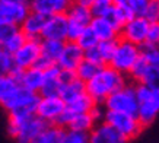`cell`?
Instances as JSON below:
<instances>
[{"instance_id": "31", "label": "cell", "mask_w": 159, "mask_h": 143, "mask_svg": "<svg viewBox=\"0 0 159 143\" xmlns=\"http://www.w3.org/2000/svg\"><path fill=\"white\" fill-rule=\"evenodd\" d=\"M118 39V38H117ZM117 39H107V41H98L97 47H98V51L101 54V58L104 64H108L112 57V53L116 50V44H117Z\"/></svg>"}, {"instance_id": "30", "label": "cell", "mask_w": 159, "mask_h": 143, "mask_svg": "<svg viewBox=\"0 0 159 143\" xmlns=\"http://www.w3.org/2000/svg\"><path fill=\"white\" fill-rule=\"evenodd\" d=\"M101 69V66H98L95 63L89 62V60H85L83 58L82 62L79 63V66L76 67L75 70V75H76L77 79H80L82 82H88L91 77H93L97 75V72Z\"/></svg>"}, {"instance_id": "28", "label": "cell", "mask_w": 159, "mask_h": 143, "mask_svg": "<svg viewBox=\"0 0 159 143\" xmlns=\"http://www.w3.org/2000/svg\"><path fill=\"white\" fill-rule=\"evenodd\" d=\"M19 86L18 79L12 73H6L3 76H0V105H3L7 101L12 94L16 91V88Z\"/></svg>"}, {"instance_id": "32", "label": "cell", "mask_w": 159, "mask_h": 143, "mask_svg": "<svg viewBox=\"0 0 159 143\" xmlns=\"http://www.w3.org/2000/svg\"><path fill=\"white\" fill-rule=\"evenodd\" d=\"M76 43H77V45H79V47L82 48V50H88V48L97 45L98 39H97V37L93 35V32L91 31V28H89V26H86V28L80 32V35L76 38Z\"/></svg>"}, {"instance_id": "6", "label": "cell", "mask_w": 159, "mask_h": 143, "mask_svg": "<svg viewBox=\"0 0 159 143\" xmlns=\"http://www.w3.org/2000/svg\"><path fill=\"white\" fill-rule=\"evenodd\" d=\"M102 104L105 107V110L120 111V113H127V114L136 115L137 98H136L134 86L125 83L124 86H121L120 89H117L111 95L107 96Z\"/></svg>"}, {"instance_id": "10", "label": "cell", "mask_w": 159, "mask_h": 143, "mask_svg": "<svg viewBox=\"0 0 159 143\" xmlns=\"http://www.w3.org/2000/svg\"><path fill=\"white\" fill-rule=\"evenodd\" d=\"M28 3L19 0H0V22L9 26H19L28 15Z\"/></svg>"}, {"instance_id": "3", "label": "cell", "mask_w": 159, "mask_h": 143, "mask_svg": "<svg viewBox=\"0 0 159 143\" xmlns=\"http://www.w3.org/2000/svg\"><path fill=\"white\" fill-rule=\"evenodd\" d=\"M102 120L110 124L111 127H114L125 140L137 137L140 134V131L143 130V126L140 124V121L137 120V117L134 114L105 110Z\"/></svg>"}, {"instance_id": "27", "label": "cell", "mask_w": 159, "mask_h": 143, "mask_svg": "<svg viewBox=\"0 0 159 143\" xmlns=\"http://www.w3.org/2000/svg\"><path fill=\"white\" fill-rule=\"evenodd\" d=\"M64 129L57 124H47L44 130L29 143H58L61 139Z\"/></svg>"}, {"instance_id": "20", "label": "cell", "mask_w": 159, "mask_h": 143, "mask_svg": "<svg viewBox=\"0 0 159 143\" xmlns=\"http://www.w3.org/2000/svg\"><path fill=\"white\" fill-rule=\"evenodd\" d=\"M69 2L66 0H29V10L37 12L43 16H50L53 13H61L66 12L69 7Z\"/></svg>"}, {"instance_id": "11", "label": "cell", "mask_w": 159, "mask_h": 143, "mask_svg": "<svg viewBox=\"0 0 159 143\" xmlns=\"http://www.w3.org/2000/svg\"><path fill=\"white\" fill-rule=\"evenodd\" d=\"M148 28H149V22L143 16H131L120 28V37L136 45H142L146 43Z\"/></svg>"}, {"instance_id": "13", "label": "cell", "mask_w": 159, "mask_h": 143, "mask_svg": "<svg viewBox=\"0 0 159 143\" xmlns=\"http://www.w3.org/2000/svg\"><path fill=\"white\" fill-rule=\"evenodd\" d=\"M131 79H134L137 83H149L156 85L159 79V64L148 62L146 58L139 56L137 62L133 64L131 70L129 72Z\"/></svg>"}, {"instance_id": "4", "label": "cell", "mask_w": 159, "mask_h": 143, "mask_svg": "<svg viewBox=\"0 0 159 143\" xmlns=\"http://www.w3.org/2000/svg\"><path fill=\"white\" fill-rule=\"evenodd\" d=\"M140 56V45L125 41L123 38L117 39L116 50L112 53V57L110 60L111 67H114L116 70L121 72L123 75H129V72L131 70V67L137 62V58Z\"/></svg>"}, {"instance_id": "21", "label": "cell", "mask_w": 159, "mask_h": 143, "mask_svg": "<svg viewBox=\"0 0 159 143\" xmlns=\"http://www.w3.org/2000/svg\"><path fill=\"white\" fill-rule=\"evenodd\" d=\"M44 21H45V16L29 10L28 15L20 22L19 29L24 32V35L26 38H41V31H43V26H44Z\"/></svg>"}, {"instance_id": "23", "label": "cell", "mask_w": 159, "mask_h": 143, "mask_svg": "<svg viewBox=\"0 0 159 143\" xmlns=\"http://www.w3.org/2000/svg\"><path fill=\"white\" fill-rule=\"evenodd\" d=\"M66 41H60V39H43L41 38V57L47 58L50 63L56 64L63 51Z\"/></svg>"}, {"instance_id": "34", "label": "cell", "mask_w": 159, "mask_h": 143, "mask_svg": "<svg viewBox=\"0 0 159 143\" xmlns=\"http://www.w3.org/2000/svg\"><path fill=\"white\" fill-rule=\"evenodd\" d=\"M58 143H88V133H80L75 130H64Z\"/></svg>"}, {"instance_id": "26", "label": "cell", "mask_w": 159, "mask_h": 143, "mask_svg": "<svg viewBox=\"0 0 159 143\" xmlns=\"http://www.w3.org/2000/svg\"><path fill=\"white\" fill-rule=\"evenodd\" d=\"M131 16H134V15L131 13V10L127 7V5L125 6H116L114 5L110 9V12L105 15L107 19L110 21L111 24L114 25L118 31H120V28L127 22V21L130 19Z\"/></svg>"}, {"instance_id": "15", "label": "cell", "mask_w": 159, "mask_h": 143, "mask_svg": "<svg viewBox=\"0 0 159 143\" xmlns=\"http://www.w3.org/2000/svg\"><path fill=\"white\" fill-rule=\"evenodd\" d=\"M82 60H83V50L77 45L76 41H69V43H64L63 51L56 64L60 69L75 72Z\"/></svg>"}, {"instance_id": "16", "label": "cell", "mask_w": 159, "mask_h": 143, "mask_svg": "<svg viewBox=\"0 0 159 143\" xmlns=\"http://www.w3.org/2000/svg\"><path fill=\"white\" fill-rule=\"evenodd\" d=\"M47 124L44 123L41 118H38L37 115H31L25 120L24 123L20 124V127L18 129L16 134L13 136V139L18 143H29L32 142L37 136L44 130Z\"/></svg>"}, {"instance_id": "40", "label": "cell", "mask_w": 159, "mask_h": 143, "mask_svg": "<svg viewBox=\"0 0 159 143\" xmlns=\"http://www.w3.org/2000/svg\"><path fill=\"white\" fill-rule=\"evenodd\" d=\"M13 28L15 26H9V25H5V24H2V22H0V43L6 38V35H7V34H9Z\"/></svg>"}, {"instance_id": "7", "label": "cell", "mask_w": 159, "mask_h": 143, "mask_svg": "<svg viewBox=\"0 0 159 143\" xmlns=\"http://www.w3.org/2000/svg\"><path fill=\"white\" fill-rule=\"evenodd\" d=\"M41 54V39L26 38L25 43L12 54L13 66L16 70H24L32 67Z\"/></svg>"}, {"instance_id": "25", "label": "cell", "mask_w": 159, "mask_h": 143, "mask_svg": "<svg viewBox=\"0 0 159 143\" xmlns=\"http://www.w3.org/2000/svg\"><path fill=\"white\" fill-rule=\"evenodd\" d=\"M97 124V120L93 118L92 113H82V114H76L72 118V121L67 124L69 130H75V131H80V133H88L89 130Z\"/></svg>"}, {"instance_id": "37", "label": "cell", "mask_w": 159, "mask_h": 143, "mask_svg": "<svg viewBox=\"0 0 159 143\" xmlns=\"http://www.w3.org/2000/svg\"><path fill=\"white\" fill-rule=\"evenodd\" d=\"M150 0H127V7L131 10V13L134 16H142L145 12L146 6L149 5Z\"/></svg>"}, {"instance_id": "43", "label": "cell", "mask_w": 159, "mask_h": 143, "mask_svg": "<svg viewBox=\"0 0 159 143\" xmlns=\"http://www.w3.org/2000/svg\"><path fill=\"white\" fill-rule=\"evenodd\" d=\"M3 54V48H2V45H0V56Z\"/></svg>"}, {"instance_id": "42", "label": "cell", "mask_w": 159, "mask_h": 143, "mask_svg": "<svg viewBox=\"0 0 159 143\" xmlns=\"http://www.w3.org/2000/svg\"><path fill=\"white\" fill-rule=\"evenodd\" d=\"M112 3H114L116 6H125L127 0H112Z\"/></svg>"}, {"instance_id": "18", "label": "cell", "mask_w": 159, "mask_h": 143, "mask_svg": "<svg viewBox=\"0 0 159 143\" xmlns=\"http://www.w3.org/2000/svg\"><path fill=\"white\" fill-rule=\"evenodd\" d=\"M89 28L97 37L98 41H107V39H117L120 37V31L107 19L105 16H93L89 24Z\"/></svg>"}, {"instance_id": "8", "label": "cell", "mask_w": 159, "mask_h": 143, "mask_svg": "<svg viewBox=\"0 0 159 143\" xmlns=\"http://www.w3.org/2000/svg\"><path fill=\"white\" fill-rule=\"evenodd\" d=\"M38 98L39 95L37 92L28 91L22 86H18L16 91L3 104V107L7 111H22V113L35 114V107H37Z\"/></svg>"}, {"instance_id": "44", "label": "cell", "mask_w": 159, "mask_h": 143, "mask_svg": "<svg viewBox=\"0 0 159 143\" xmlns=\"http://www.w3.org/2000/svg\"><path fill=\"white\" fill-rule=\"evenodd\" d=\"M19 2H24V3H28L29 0H19Z\"/></svg>"}, {"instance_id": "12", "label": "cell", "mask_w": 159, "mask_h": 143, "mask_svg": "<svg viewBox=\"0 0 159 143\" xmlns=\"http://www.w3.org/2000/svg\"><path fill=\"white\" fill-rule=\"evenodd\" d=\"M41 38L67 41V18L64 12L45 16L43 31H41Z\"/></svg>"}, {"instance_id": "38", "label": "cell", "mask_w": 159, "mask_h": 143, "mask_svg": "<svg viewBox=\"0 0 159 143\" xmlns=\"http://www.w3.org/2000/svg\"><path fill=\"white\" fill-rule=\"evenodd\" d=\"M83 58H85V60H89V62H92V63H95L98 66H104V62H102L101 54L98 51L97 45L88 48V50H83Z\"/></svg>"}, {"instance_id": "35", "label": "cell", "mask_w": 159, "mask_h": 143, "mask_svg": "<svg viewBox=\"0 0 159 143\" xmlns=\"http://www.w3.org/2000/svg\"><path fill=\"white\" fill-rule=\"evenodd\" d=\"M142 16H143L149 24H152V22H159V2L158 0H150L149 5L146 6V9Z\"/></svg>"}, {"instance_id": "5", "label": "cell", "mask_w": 159, "mask_h": 143, "mask_svg": "<svg viewBox=\"0 0 159 143\" xmlns=\"http://www.w3.org/2000/svg\"><path fill=\"white\" fill-rule=\"evenodd\" d=\"M64 13L67 18V39L69 41H76L80 32L86 26H89L93 15H92L91 9L88 6H83L77 2H75V3L72 2Z\"/></svg>"}, {"instance_id": "41", "label": "cell", "mask_w": 159, "mask_h": 143, "mask_svg": "<svg viewBox=\"0 0 159 143\" xmlns=\"http://www.w3.org/2000/svg\"><path fill=\"white\" fill-rule=\"evenodd\" d=\"M75 2H77V3H80V5L88 6V7H89V6L92 5V2H93V0H75Z\"/></svg>"}, {"instance_id": "24", "label": "cell", "mask_w": 159, "mask_h": 143, "mask_svg": "<svg viewBox=\"0 0 159 143\" xmlns=\"http://www.w3.org/2000/svg\"><path fill=\"white\" fill-rule=\"evenodd\" d=\"M25 39H26V37H25L24 32L19 29V26H15V28L6 35V38L0 43V45L3 48V51L12 56V54L25 43Z\"/></svg>"}, {"instance_id": "1", "label": "cell", "mask_w": 159, "mask_h": 143, "mask_svg": "<svg viewBox=\"0 0 159 143\" xmlns=\"http://www.w3.org/2000/svg\"><path fill=\"white\" fill-rule=\"evenodd\" d=\"M125 83H127L125 75L116 70L110 64L107 66L104 64L97 72L95 76L85 82V91L97 104H102L107 96L111 95L117 89H120Z\"/></svg>"}, {"instance_id": "2", "label": "cell", "mask_w": 159, "mask_h": 143, "mask_svg": "<svg viewBox=\"0 0 159 143\" xmlns=\"http://www.w3.org/2000/svg\"><path fill=\"white\" fill-rule=\"evenodd\" d=\"M134 91L137 98L136 117L145 127L153 123L159 113V88L158 85L137 83V86H134Z\"/></svg>"}, {"instance_id": "17", "label": "cell", "mask_w": 159, "mask_h": 143, "mask_svg": "<svg viewBox=\"0 0 159 143\" xmlns=\"http://www.w3.org/2000/svg\"><path fill=\"white\" fill-rule=\"evenodd\" d=\"M15 76L18 79L19 86L38 94L39 88H41L44 81V70L32 66V67H28V69H24V70H19L18 73H15Z\"/></svg>"}, {"instance_id": "39", "label": "cell", "mask_w": 159, "mask_h": 143, "mask_svg": "<svg viewBox=\"0 0 159 143\" xmlns=\"http://www.w3.org/2000/svg\"><path fill=\"white\" fill-rule=\"evenodd\" d=\"M146 43L158 45V43H159V22H152V24H149L148 34H146Z\"/></svg>"}, {"instance_id": "36", "label": "cell", "mask_w": 159, "mask_h": 143, "mask_svg": "<svg viewBox=\"0 0 159 143\" xmlns=\"http://www.w3.org/2000/svg\"><path fill=\"white\" fill-rule=\"evenodd\" d=\"M19 70H16L13 66V60H12V56L7 54V53L3 51V54L0 56V76H3L6 73H18Z\"/></svg>"}, {"instance_id": "22", "label": "cell", "mask_w": 159, "mask_h": 143, "mask_svg": "<svg viewBox=\"0 0 159 143\" xmlns=\"http://www.w3.org/2000/svg\"><path fill=\"white\" fill-rule=\"evenodd\" d=\"M85 92H86L85 91V82H82L80 79H77V77L75 76L72 81L63 83L58 96L64 101V104H69V102H72L73 99H76V98H79L80 95H83Z\"/></svg>"}, {"instance_id": "29", "label": "cell", "mask_w": 159, "mask_h": 143, "mask_svg": "<svg viewBox=\"0 0 159 143\" xmlns=\"http://www.w3.org/2000/svg\"><path fill=\"white\" fill-rule=\"evenodd\" d=\"M95 105H97V102L85 92V94L80 95L79 98H76V99H73L72 102L66 104V108L76 115V114H82V113H89Z\"/></svg>"}, {"instance_id": "33", "label": "cell", "mask_w": 159, "mask_h": 143, "mask_svg": "<svg viewBox=\"0 0 159 143\" xmlns=\"http://www.w3.org/2000/svg\"><path fill=\"white\" fill-rule=\"evenodd\" d=\"M112 6H114L112 0H93L89 9L93 16H105Z\"/></svg>"}, {"instance_id": "19", "label": "cell", "mask_w": 159, "mask_h": 143, "mask_svg": "<svg viewBox=\"0 0 159 143\" xmlns=\"http://www.w3.org/2000/svg\"><path fill=\"white\" fill-rule=\"evenodd\" d=\"M58 73H60V67L57 64H53L44 70V81L38 92L39 96H56L60 94L63 83L58 77Z\"/></svg>"}, {"instance_id": "14", "label": "cell", "mask_w": 159, "mask_h": 143, "mask_svg": "<svg viewBox=\"0 0 159 143\" xmlns=\"http://www.w3.org/2000/svg\"><path fill=\"white\" fill-rule=\"evenodd\" d=\"M125 140L114 127L102 120L88 131V143H125Z\"/></svg>"}, {"instance_id": "9", "label": "cell", "mask_w": 159, "mask_h": 143, "mask_svg": "<svg viewBox=\"0 0 159 143\" xmlns=\"http://www.w3.org/2000/svg\"><path fill=\"white\" fill-rule=\"evenodd\" d=\"M64 101L58 95L56 96H39L37 107H35V115L41 118L45 124H56L57 118L64 110Z\"/></svg>"}]
</instances>
